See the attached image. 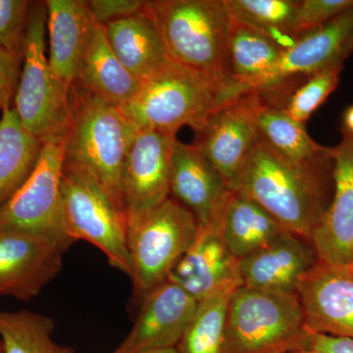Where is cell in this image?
<instances>
[{
  "instance_id": "ab89813d",
  "label": "cell",
  "mask_w": 353,
  "mask_h": 353,
  "mask_svg": "<svg viewBox=\"0 0 353 353\" xmlns=\"http://www.w3.org/2000/svg\"><path fill=\"white\" fill-rule=\"evenodd\" d=\"M0 353H4V352H3V345H2L1 341H0Z\"/></svg>"
},
{
  "instance_id": "4fadbf2b",
  "label": "cell",
  "mask_w": 353,
  "mask_h": 353,
  "mask_svg": "<svg viewBox=\"0 0 353 353\" xmlns=\"http://www.w3.org/2000/svg\"><path fill=\"white\" fill-rule=\"evenodd\" d=\"M199 301L173 281L157 285L141 301L134 326L112 353H143L176 348Z\"/></svg>"
},
{
  "instance_id": "d4e9b609",
  "label": "cell",
  "mask_w": 353,
  "mask_h": 353,
  "mask_svg": "<svg viewBox=\"0 0 353 353\" xmlns=\"http://www.w3.org/2000/svg\"><path fill=\"white\" fill-rule=\"evenodd\" d=\"M285 231L256 201L234 190L223 216L221 234L236 259L259 252Z\"/></svg>"
},
{
  "instance_id": "9a60e30c",
  "label": "cell",
  "mask_w": 353,
  "mask_h": 353,
  "mask_svg": "<svg viewBox=\"0 0 353 353\" xmlns=\"http://www.w3.org/2000/svg\"><path fill=\"white\" fill-rule=\"evenodd\" d=\"M296 294L308 332L353 339V266L318 261Z\"/></svg>"
},
{
  "instance_id": "e0dca14e",
  "label": "cell",
  "mask_w": 353,
  "mask_h": 353,
  "mask_svg": "<svg viewBox=\"0 0 353 353\" xmlns=\"http://www.w3.org/2000/svg\"><path fill=\"white\" fill-rule=\"evenodd\" d=\"M353 34V8L296 37L285 48L261 94L283 90L296 77H309L339 62H345V48Z\"/></svg>"
},
{
  "instance_id": "44dd1931",
  "label": "cell",
  "mask_w": 353,
  "mask_h": 353,
  "mask_svg": "<svg viewBox=\"0 0 353 353\" xmlns=\"http://www.w3.org/2000/svg\"><path fill=\"white\" fill-rule=\"evenodd\" d=\"M284 48L259 29L232 19L228 36L225 74L261 94L270 82Z\"/></svg>"
},
{
  "instance_id": "9c48e42d",
  "label": "cell",
  "mask_w": 353,
  "mask_h": 353,
  "mask_svg": "<svg viewBox=\"0 0 353 353\" xmlns=\"http://www.w3.org/2000/svg\"><path fill=\"white\" fill-rule=\"evenodd\" d=\"M65 137L43 141L38 162L24 185L0 208V230L41 234L64 250L73 245L61 219V176Z\"/></svg>"
},
{
  "instance_id": "7a4b0ae2",
  "label": "cell",
  "mask_w": 353,
  "mask_h": 353,
  "mask_svg": "<svg viewBox=\"0 0 353 353\" xmlns=\"http://www.w3.org/2000/svg\"><path fill=\"white\" fill-rule=\"evenodd\" d=\"M333 166V158L310 166L290 163L259 138L236 190L256 201L285 231L311 243L330 205L327 175Z\"/></svg>"
},
{
  "instance_id": "cb8c5ba5",
  "label": "cell",
  "mask_w": 353,
  "mask_h": 353,
  "mask_svg": "<svg viewBox=\"0 0 353 353\" xmlns=\"http://www.w3.org/2000/svg\"><path fill=\"white\" fill-rule=\"evenodd\" d=\"M76 82L119 108L131 101L141 87V82L123 66L113 52L104 26L99 24L88 44Z\"/></svg>"
},
{
  "instance_id": "e575fe53",
  "label": "cell",
  "mask_w": 353,
  "mask_h": 353,
  "mask_svg": "<svg viewBox=\"0 0 353 353\" xmlns=\"http://www.w3.org/2000/svg\"><path fill=\"white\" fill-rule=\"evenodd\" d=\"M304 350L321 353H353V339L309 332Z\"/></svg>"
},
{
  "instance_id": "1f68e13d",
  "label": "cell",
  "mask_w": 353,
  "mask_h": 353,
  "mask_svg": "<svg viewBox=\"0 0 353 353\" xmlns=\"http://www.w3.org/2000/svg\"><path fill=\"white\" fill-rule=\"evenodd\" d=\"M353 8V0H303L299 1L294 18L292 34L296 38L303 32L310 31L341 14Z\"/></svg>"
},
{
  "instance_id": "ffe728a7",
  "label": "cell",
  "mask_w": 353,
  "mask_h": 353,
  "mask_svg": "<svg viewBox=\"0 0 353 353\" xmlns=\"http://www.w3.org/2000/svg\"><path fill=\"white\" fill-rule=\"evenodd\" d=\"M46 6L48 63L58 80L70 88L97 24L85 0H48Z\"/></svg>"
},
{
  "instance_id": "3957f363",
  "label": "cell",
  "mask_w": 353,
  "mask_h": 353,
  "mask_svg": "<svg viewBox=\"0 0 353 353\" xmlns=\"http://www.w3.org/2000/svg\"><path fill=\"white\" fill-rule=\"evenodd\" d=\"M137 132L119 106L79 83H72L64 161L90 172L122 213L121 176Z\"/></svg>"
},
{
  "instance_id": "ac0fdd59",
  "label": "cell",
  "mask_w": 353,
  "mask_h": 353,
  "mask_svg": "<svg viewBox=\"0 0 353 353\" xmlns=\"http://www.w3.org/2000/svg\"><path fill=\"white\" fill-rule=\"evenodd\" d=\"M168 280L201 301L222 290L243 285L240 259L230 252L221 230L201 229L194 243L171 272Z\"/></svg>"
},
{
  "instance_id": "5bb4252c",
  "label": "cell",
  "mask_w": 353,
  "mask_h": 353,
  "mask_svg": "<svg viewBox=\"0 0 353 353\" xmlns=\"http://www.w3.org/2000/svg\"><path fill=\"white\" fill-rule=\"evenodd\" d=\"M233 192L196 145L176 139L171 157L170 196L194 215L199 228L221 230Z\"/></svg>"
},
{
  "instance_id": "8992f818",
  "label": "cell",
  "mask_w": 353,
  "mask_h": 353,
  "mask_svg": "<svg viewBox=\"0 0 353 353\" xmlns=\"http://www.w3.org/2000/svg\"><path fill=\"white\" fill-rule=\"evenodd\" d=\"M46 34V1L32 2L13 108L23 127L41 141L66 136L69 123L70 88L51 71Z\"/></svg>"
},
{
  "instance_id": "7c38bea8",
  "label": "cell",
  "mask_w": 353,
  "mask_h": 353,
  "mask_svg": "<svg viewBox=\"0 0 353 353\" xmlns=\"http://www.w3.org/2000/svg\"><path fill=\"white\" fill-rule=\"evenodd\" d=\"M65 252L41 234L0 230V296L21 301L38 296L59 275Z\"/></svg>"
},
{
  "instance_id": "2e32d148",
  "label": "cell",
  "mask_w": 353,
  "mask_h": 353,
  "mask_svg": "<svg viewBox=\"0 0 353 353\" xmlns=\"http://www.w3.org/2000/svg\"><path fill=\"white\" fill-rule=\"evenodd\" d=\"M334 194L311 239L318 260L353 266V137L332 148Z\"/></svg>"
},
{
  "instance_id": "74e56055",
  "label": "cell",
  "mask_w": 353,
  "mask_h": 353,
  "mask_svg": "<svg viewBox=\"0 0 353 353\" xmlns=\"http://www.w3.org/2000/svg\"><path fill=\"white\" fill-rule=\"evenodd\" d=\"M345 51H347V57H350V53L353 52V34H352V37H350V39H348Z\"/></svg>"
},
{
  "instance_id": "52a82bcc",
  "label": "cell",
  "mask_w": 353,
  "mask_h": 353,
  "mask_svg": "<svg viewBox=\"0 0 353 353\" xmlns=\"http://www.w3.org/2000/svg\"><path fill=\"white\" fill-rule=\"evenodd\" d=\"M62 227L72 243L85 241L104 253L109 264L131 278L125 216L90 172L64 161Z\"/></svg>"
},
{
  "instance_id": "603a6c76",
  "label": "cell",
  "mask_w": 353,
  "mask_h": 353,
  "mask_svg": "<svg viewBox=\"0 0 353 353\" xmlns=\"http://www.w3.org/2000/svg\"><path fill=\"white\" fill-rule=\"evenodd\" d=\"M263 97L257 111L259 138L274 152L290 163L310 166L332 158V148H325L313 141L305 124L297 122L276 102Z\"/></svg>"
},
{
  "instance_id": "836d02e7",
  "label": "cell",
  "mask_w": 353,
  "mask_h": 353,
  "mask_svg": "<svg viewBox=\"0 0 353 353\" xmlns=\"http://www.w3.org/2000/svg\"><path fill=\"white\" fill-rule=\"evenodd\" d=\"M23 54L0 50V121L9 102L15 97L22 67Z\"/></svg>"
},
{
  "instance_id": "f1b7e54d",
  "label": "cell",
  "mask_w": 353,
  "mask_h": 353,
  "mask_svg": "<svg viewBox=\"0 0 353 353\" xmlns=\"http://www.w3.org/2000/svg\"><path fill=\"white\" fill-rule=\"evenodd\" d=\"M232 19L239 21L266 32L283 34L296 39L292 34L294 18L299 1L296 0H224Z\"/></svg>"
},
{
  "instance_id": "f546056e",
  "label": "cell",
  "mask_w": 353,
  "mask_h": 353,
  "mask_svg": "<svg viewBox=\"0 0 353 353\" xmlns=\"http://www.w3.org/2000/svg\"><path fill=\"white\" fill-rule=\"evenodd\" d=\"M343 68V62H339L307 77L305 83L288 94L284 103H276L292 119L305 124L338 88Z\"/></svg>"
},
{
  "instance_id": "4316f807",
  "label": "cell",
  "mask_w": 353,
  "mask_h": 353,
  "mask_svg": "<svg viewBox=\"0 0 353 353\" xmlns=\"http://www.w3.org/2000/svg\"><path fill=\"white\" fill-rule=\"evenodd\" d=\"M54 321L48 316L22 309L0 311V336L4 353H75L52 339Z\"/></svg>"
},
{
  "instance_id": "f35d334b",
  "label": "cell",
  "mask_w": 353,
  "mask_h": 353,
  "mask_svg": "<svg viewBox=\"0 0 353 353\" xmlns=\"http://www.w3.org/2000/svg\"><path fill=\"white\" fill-rule=\"evenodd\" d=\"M288 353H321L319 352H317V350H294V352H290Z\"/></svg>"
},
{
  "instance_id": "8fae6325",
  "label": "cell",
  "mask_w": 353,
  "mask_h": 353,
  "mask_svg": "<svg viewBox=\"0 0 353 353\" xmlns=\"http://www.w3.org/2000/svg\"><path fill=\"white\" fill-rule=\"evenodd\" d=\"M176 134L138 130L128 150L121 176L126 225L170 197L171 157Z\"/></svg>"
},
{
  "instance_id": "83f0119b",
  "label": "cell",
  "mask_w": 353,
  "mask_h": 353,
  "mask_svg": "<svg viewBox=\"0 0 353 353\" xmlns=\"http://www.w3.org/2000/svg\"><path fill=\"white\" fill-rule=\"evenodd\" d=\"M234 290H222L199 301L196 313L176 347L179 353H226L227 310Z\"/></svg>"
},
{
  "instance_id": "ba28073f",
  "label": "cell",
  "mask_w": 353,
  "mask_h": 353,
  "mask_svg": "<svg viewBox=\"0 0 353 353\" xmlns=\"http://www.w3.org/2000/svg\"><path fill=\"white\" fill-rule=\"evenodd\" d=\"M194 215L168 197L141 219L127 225L132 299L139 301L168 280L199 233Z\"/></svg>"
},
{
  "instance_id": "d6a6232c",
  "label": "cell",
  "mask_w": 353,
  "mask_h": 353,
  "mask_svg": "<svg viewBox=\"0 0 353 353\" xmlns=\"http://www.w3.org/2000/svg\"><path fill=\"white\" fill-rule=\"evenodd\" d=\"M143 0H88L90 12L97 24L106 26L145 10Z\"/></svg>"
},
{
  "instance_id": "8d00e7d4",
  "label": "cell",
  "mask_w": 353,
  "mask_h": 353,
  "mask_svg": "<svg viewBox=\"0 0 353 353\" xmlns=\"http://www.w3.org/2000/svg\"><path fill=\"white\" fill-rule=\"evenodd\" d=\"M143 353H179L176 348H164V350H150Z\"/></svg>"
},
{
  "instance_id": "7402d4cb",
  "label": "cell",
  "mask_w": 353,
  "mask_h": 353,
  "mask_svg": "<svg viewBox=\"0 0 353 353\" xmlns=\"http://www.w3.org/2000/svg\"><path fill=\"white\" fill-rule=\"evenodd\" d=\"M108 43L121 63L139 82L171 61L154 20L148 11L104 26Z\"/></svg>"
},
{
  "instance_id": "484cf974",
  "label": "cell",
  "mask_w": 353,
  "mask_h": 353,
  "mask_svg": "<svg viewBox=\"0 0 353 353\" xmlns=\"http://www.w3.org/2000/svg\"><path fill=\"white\" fill-rule=\"evenodd\" d=\"M43 141L21 124L14 108L0 121V208L21 189L38 162Z\"/></svg>"
},
{
  "instance_id": "277c9868",
  "label": "cell",
  "mask_w": 353,
  "mask_h": 353,
  "mask_svg": "<svg viewBox=\"0 0 353 353\" xmlns=\"http://www.w3.org/2000/svg\"><path fill=\"white\" fill-rule=\"evenodd\" d=\"M145 10L157 24L171 61L227 77L225 57L232 18L224 0H150Z\"/></svg>"
},
{
  "instance_id": "d590c367",
  "label": "cell",
  "mask_w": 353,
  "mask_h": 353,
  "mask_svg": "<svg viewBox=\"0 0 353 353\" xmlns=\"http://www.w3.org/2000/svg\"><path fill=\"white\" fill-rule=\"evenodd\" d=\"M341 132L353 137V104L345 109L341 117Z\"/></svg>"
},
{
  "instance_id": "4dcf8cb0",
  "label": "cell",
  "mask_w": 353,
  "mask_h": 353,
  "mask_svg": "<svg viewBox=\"0 0 353 353\" xmlns=\"http://www.w3.org/2000/svg\"><path fill=\"white\" fill-rule=\"evenodd\" d=\"M32 2L0 0V50L23 54Z\"/></svg>"
},
{
  "instance_id": "d6986e66",
  "label": "cell",
  "mask_w": 353,
  "mask_h": 353,
  "mask_svg": "<svg viewBox=\"0 0 353 353\" xmlns=\"http://www.w3.org/2000/svg\"><path fill=\"white\" fill-rule=\"evenodd\" d=\"M309 241L285 231L270 245L240 259L243 285L268 292L296 294L301 278L318 263Z\"/></svg>"
},
{
  "instance_id": "5b68a950",
  "label": "cell",
  "mask_w": 353,
  "mask_h": 353,
  "mask_svg": "<svg viewBox=\"0 0 353 353\" xmlns=\"http://www.w3.org/2000/svg\"><path fill=\"white\" fill-rule=\"evenodd\" d=\"M297 294L238 288L228 305L226 353H288L308 336Z\"/></svg>"
},
{
  "instance_id": "30bf717a",
  "label": "cell",
  "mask_w": 353,
  "mask_h": 353,
  "mask_svg": "<svg viewBox=\"0 0 353 353\" xmlns=\"http://www.w3.org/2000/svg\"><path fill=\"white\" fill-rule=\"evenodd\" d=\"M263 101L259 92L241 95L216 110L197 132L202 154L236 190L248 159L259 141L257 111Z\"/></svg>"
},
{
  "instance_id": "6da1fadb",
  "label": "cell",
  "mask_w": 353,
  "mask_h": 353,
  "mask_svg": "<svg viewBox=\"0 0 353 353\" xmlns=\"http://www.w3.org/2000/svg\"><path fill=\"white\" fill-rule=\"evenodd\" d=\"M252 92L229 77L208 75L169 61L141 82L137 94L120 109L138 130L176 134L188 126L199 132L216 110Z\"/></svg>"
}]
</instances>
